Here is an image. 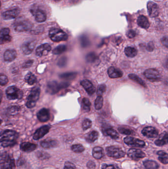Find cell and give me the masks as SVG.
I'll list each match as a JSON object with an SVG mask.
<instances>
[{"instance_id":"obj_1","label":"cell","mask_w":168,"mask_h":169,"mask_svg":"<svg viewBox=\"0 0 168 169\" xmlns=\"http://www.w3.org/2000/svg\"><path fill=\"white\" fill-rule=\"evenodd\" d=\"M18 134L15 131L7 130L0 134V143L4 147L14 146L16 143Z\"/></svg>"},{"instance_id":"obj_2","label":"cell","mask_w":168,"mask_h":169,"mask_svg":"<svg viewBox=\"0 0 168 169\" xmlns=\"http://www.w3.org/2000/svg\"><path fill=\"white\" fill-rule=\"evenodd\" d=\"M49 36L52 41L55 42L66 41L68 39L67 34L61 29L56 28L51 29L49 32Z\"/></svg>"},{"instance_id":"obj_3","label":"cell","mask_w":168,"mask_h":169,"mask_svg":"<svg viewBox=\"0 0 168 169\" xmlns=\"http://www.w3.org/2000/svg\"><path fill=\"white\" fill-rule=\"evenodd\" d=\"M14 28L16 31H25L32 27L31 23L25 18H19L14 22Z\"/></svg>"},{"instance_id":"obj_4","label":"cell","mask_w":168,"mask_h":169,"mask_svg":"<svg viewBox=\"0 0 168 169\" xmlns=\"http://www.w3.org/2000/svg\"><path fill=\"white\" fill-rule=\"evenodd\" d=\"M40 95V89L39 87L33 88L29 95L26 102V106L29 108H32L35 107L36 103L39 98Z\"/></svg>"},{"instance_id":"obj_5","label":"cell","mask_w":168,"mask_h":169,"mask_svg":"<svg viewBox=\"0 0 168 169\" xmlns=\"http://www.w3.org/2000/svg\"><path fill=\"white\" fill-rule=\"evenodd\" d=\"M69 85V83L66 82L58 83L56 81H51L49 82L48 84L47 91L51 94H55L61 89L66 88Z\"/></svg>"},{"instance_id":"obj_6","label":"cell","mask_w":168,"mask_h":169,"mask_svg":"<svg viewBox=\"0 0 168 169\" xmlns=\"http://www.w3.org/2000/svg\"><path fill=\"white\" fill-rule=\"evenodd\" d=\"M1 169H14L15 162L14 158L9 154H5L0 161Z\"/></svg>"},{"instance_id":"obj_7","label":"cell","mask_w":168,"mask_h":169,"mask_svg":"<svg viewBox=\"0 0 168 169\" xmlns=\"http://www.w3.org/2000/svg\"><path fill=\"white\" fill-rule=\"evenodd\" d=\"M6 94L8 100H20L23 97V92L15 86H11L7 89Z\"/></svg>"},{"instance_id":"obj_8","label":"cell","mask_w":168,"mask_h":169,"mask_svg":"<svg viewBox=\"0 0 168 169\" xmlns=\"http://www.w3.org/2000/svg\"><path fill=\"white\" fill-rule=\"evenodd\" d=\"M106 152L109 157L121 158L124 157L125 153L120 147L115 146H109L106 148Z\"/></svg>"},{"instance_id":"obj_9","label":"cell","mask_w":168,"mask_h":169,"mask_svg":"<svg viewBox=\"0 0 168 169\" xmlns=\"http://www.w3.org/2000/svg\"><path fill=\"white\" fill-rule=\"evenodd\" d=\"M144 75L151 82H158L161 79V77L158 71L155 69H148L145 71Z\"/></svg>"},{"instance_id":"obj_10","label":"cell","mask_w":168,"mask_h":169,"mask_svg":"<svg viewBox=\"0 0 168 169\" xmlns=\"http://www.w3.org/2000/svg\"><path fill=\"white\" fill-rule=\"evenodd\" d=\"M124 142L126 145L134 147H144L145 145V142L144 141L131 136L125 138Z\"/></svg>"},{"instance_id":"obj_11","label":"cell","mask_w":168,"mask_h":169,"mask_svg":"<svg viewBox=\"0 0 168 169\" xmlns=\"http://www.w3.org/2000/svg\"><path fill=\"white\" fill-rule=\"evenodd\" d=\"M20 10L18 7L10 8L3 12V18L5 20H11L18 17Z\"/></svg>"},{"instance_id":"obj_12","label":"cell","mask_w":168,"mask_h":169,"mask_svg":"<svg viewBox=\"0 0 168 169\" xmlns=\"http://www.w3.org/2000/svg\"><path fill=\"white\" fill-rule=\"evenodd\" d=\"M128 156L132 159L138 160L145 158V154L142 150L138 149L131 148L128 151Z\"/></svg>"},{"instance_id":"obj_13","label":"cell","mask_w":168,"mask_h":169,"mask_svg":"<svg viewBox=\"0 0 168 169\" xmlns=\"http://www.w3.org/2000/svg\"><path fill=\"white\" fill-rule=\"evenodd\" d=\"M36 42L35 41H27L22 45V51L25 55H30L34 50Z\"/></svg>"},{"instance_id":"obj_14","label":"cell","mask_w":168,"mask_h":169,"mask_svg":"<svg viewBox=\"0 0 168 169\" xmlns=\"http://www.w3.org/2000/svg\"><path fill=\"white\" fill-rule=\"evenodd\" d=\"M142 133L148 138H157L159 134L158 130L152 127H145L142 131Z\"/></svg>"},{"instance_id":"obj_15","label":"cell","mask_w":168,"mask_h":169,"mask_svg":"<svg viewBox=\"0 0 168 169\" xmlns=\"http://www.w3.org/2000/svg\"><path fill=\"white\" fill-rule=\"evenodd\" d=\"M50 127L48 125L43 126L42 127H41L40 128L36 131L33 136V139L37 141L41 139V138H42L46 134H48L50 130Z\"/></svg>"},{"instance_id":"obj_16","label":"cell","mask_w":168,"mask_h":169,"mask_svg":"<svg viewBox=\"0 0 168 169\" xmlns=\"http://www.w3.org/2000/svg\"><path fill=\"white\" fill-rule=\"evenodd\" d=\"M51 49V48L49 44H44L38 46L36 49V53L37 56L42 57L48 55Z\"/></svg>"},{"instance_id":"obj_17","label":"cell","mask_w":168,"mask_h":169,"mask_svg":"<svg viewBox=\"0 0 168 169\" xmlns=\"http://www.w3.org/2000/svg\"><path fill=\"white\" fill-rule=\"evenodd\" d=\"M148 12L150 17L151 18H155L159 15V8L157 5L154 2L149 1L148 2Z\"/></svg>"},{"instance_id":"obj_18","label":"cell","mask_w":168,"mask_h":169,"mask_svg":"<svg viewBox=\"0 0 168 169\" xmlns=\"http://www.w3.org/2000/svg\"><path fill=\"white\" fill-rule=\"evenodd\" d=\"M80 84L84 88L85 90L90 96L93 94L96 91L95 87L92 84V83L88 80H83L80 82Z\"/></svg>"},{"instance_id":"obj_19","label":"cell","mask_w":168,"mask_h":169,"mask_svg":"<svg viewBox=\"0 0 168 169\" xmlns=\"http://www.w3.org/2000/svg\"><path fill=\"white\" fill-rule=\"evenodd\" d=\"M31 12L37 22L41 23L46 21V14L42 10L40 9H36V10H32Z\"/></svg>"},{"instance_id":"obj_20","label":"cell","mask_w":168,"mask_h":169,"mask_svg":"<svg viewBox=\"0 0 168 169\" xmlns=\"http://www.w3.org/2000/svg\"><path fill=\"white\" fill-rule=\"evenodd\" d=\"M37 117L41 122H45L50 118V113L48 110L46 108H42L37 114Z\"/></svg>"},{"instance_id":"obj_21","label":"cell","mask_w":168,"mask_h":169,"mask_svg":"<svg viewBox=\"0 0 168 169\" xmlns=\"http://www.w3.org/2000/svg\"><path fill=\"white\" fill-rule=\"evenodd\" d=\"M107 73L110 78L113 79L120 78L123 76V72L121 70L113 66L108 68Z\"/></svg>"},{"instance_id":"obj_22","label":"cell","mask_w":168,"mask_h":169,"mask_svg":"<svg viewBox=\"0 0 168 169\" xmlns=\"http://www.w3.org/2000/svg\"><path fill=\"white\" fill-rule=\"evenodd\" d=\"M17 53L14 49H8L5 52L4 59L5 62H11L16 59Z\"/></svg>"},{"instance_id":"obj_23","label":"cell","mask_w":168,"mask_h":169,"mask_svg":"<svg viewBox=\"0 0 168 169\" xmlns=\"http://www.w3.org/2000/svg\"><path fill=\"white\" fill-rule=\"evenodd\" d=\"M37 145L34 143H30L28 142H24L20 145V149L23 151L30 152L35 150Z\"/></svg>"},{"instance_id":"obj_24","label":"cell","mask_w":168,"mask_h":169,"mask_svg":"<svg viewBox=\"0 0 168 169\" xmlns=\"http://www.w3.org/2000/svg\"><path fill=\"white\" fill-rule=\"evenodd\" d=\"M168 134L166 132H164L160 136L158 139L155 142V144L158 146H163L168 143Z\"/></svg>"},{"instance_id":"obj_25","label":"cell","mask_w":168,"mask_h":169,"mask_svg":"<svg viewBox=\"0 0 168 169\" xmlns=\"http://www.w3.org/2000/svg\"><path fill=\"white\" fill-rule=\"evenodd\" d=\"M137 22H138V26L142 28L147 29L150 26L149 21L148 20V18L144 15H140V17H138V20H137Z\"/></svg>"},{"instance_id":"obj_26","label":"cell","mask_w":168,"mask_h":169,"mask_svg":"<svg viewBox=\"0 0 168 169\" xmlns=\"http://www.w3.org/2000/svg\"><path fill=\"white\" fill-rule=\"evenodd\" d=\"M41 146L44 148H50L56 147L58 145L57 141L52 139H46L42 141L41 143Z\"/></svg>"},{"instance_id":"obj_27","label":"cell","mask_w":168,"mask_h":169,"mask_svg":"<svg viewBox=\"0 0 168 169\" xmlns=\"http://www.w3.org/2000/svg\"><path fill=\"white\" fill-rule=\"evenodd\" d=\"M92 155L96 159H100L104 156V150L102 147L96 146L93 149Z\"/></svg>"},{"instance_id":"obj_28","label":"cell","mask_w":168,"mask_h":169,"mask_svg":"<svg viewBox=\"0 0 168 169\" xmlns=\"http://www.w3.org/2000/svg\"><path fill=\"white\" fill-rule=\"evenodd\" d=\"M143 164L145 169H158L159 168L158 164L152 160H145Z\"/></svg>"},{"instance_id":"obj_29","label":"cell","mask_w":168,"mask_h":169,"mask_svg":"<svg viewBox=\"0 0 168 169\" xmlns=\"http://www.w3.org/2000/svg\"><path fill=\"white\" fill-rule=\"evenodd\" d=\"M98 136H99V134L97 131H92L86 136V140L87 142L89 143H92L96 141L98 138Z\"/></svg>"},{"instance_id":"obj_30","label":"cell","mask_w":168,"mask_h":169,"mask_svg":"<svg viewBox=\"0 0 168 169\" xmlns=\"http://www.w3.org/2000/svg\"><path fill=\"white\" fill-rule=\"evenodd\" d=\"M128 77L130 78L131 80L134 81L135 83L138 84L141 86H142L144 87H146V84L142 79L140 78L137 75L134 74H130L128 75Z\"/></svg>"},{"instance_id":"obj_31","label":"cell","mask_w":168,"mask_h":169,"mask_svg":"<svg viewBox=\"0 0 168 169\" xmlns=\"http://www.w3.org/2000/svg\"><path fill=\"white\" fill-rule=\"evenodd\" d=\"M104 134L105 135L110 136L113 139H117L119 138V135H118V132L112 128H108L104 130Z\"/></svg>"},{"instance_id":"obj_32","label":"cell","mask_w":168,"mask_h":169,"mask_svg":"<svg viewBox=\"0 0 168 169\" xmlns=\"http://www.w3.org/2000/svg\"><path fill=\"white\" fill-rule=\"evenodd\" d=\"M157 154L159 155V160L162 163L166 165L168 163V156L167 153L164 151H159Z\"/></svg>"},{"instance_id":"obj_33","label":"cell","mask_w":168,"mask_h":169,"mask_svg":"<svg viewBox=\"0 0 168 169\" xmlns=\"http://www.w3.org/2000/svg\"><path fill=\"white\" fill-rule=\"evenodd\" d=\"M25 81L30 85H32L36 82V77L31 72H29L27 74V75L25 77Z\"/></svg>"},{"instance_id":"obj_34","label":"cell","mask_w":168,"mask_h":169,"mask_svg":"<svg viewBox=\"0 0 168 169\" xmlns=\"http://www.w3.org/2000/svg\"><path fill=\"white\" fill-rule=\"evenodd\" d=\"M125 55L129 57H134L137 55V51L135 48L128 46L125 49Z\"/></svg>"},{"instance_id":"obj_35","label":"cell","mask_w":168,"mask_h":169,"mask_svg":"<svg viewBox=\"0 0 168 169\" xmlns=\"http://www.w3.org/2000/svg\"><path fill=\"white\" fill-rule=\"evenodd\" d=\"M77 76L76 72H67L59 75L60 78L65 80H73Z\"/></svg>"},{"instance_id":"obj_36","label":"cell","mask_w":168,"mask_h":169,"mask_svg":"<svg viewBox=\"0 0 168 169\" xmlns=\"http://www.w3.org/2000/svg\"><path fill=\"white\" fill-rule=\"evenodd\" d=\"M82 109L84 112H88L90 110V107L91 103L90 102L89 100L87 98H84L82 101Z\"/></svg>"},{"instance_id":"obj_37","label":"cell","mask_w":168,"mask_h":169,"mask_svg":"<svg viewBox=\"0 0 168 169\" xmlns=\"http://www.w3.org/2000/svg\"><path fill=\"white\" fill-rule=\"evenodd\" d=\"M103 98L102 96H98L95 101V109L99 110H100L103 107Z\"/></svg>"},{"instance_id":"obj_38","label":"cell","mask_w":168,"mask_h":169,"mask_svg":"<svg viewBox=\"0 0 168 169\" xmlns=\"http://www.w3.org/2000/svg\"><path fill=\"white\" fill-rule=\"evenodd\" d=\"M66 46L63 45L58 46L55 48L53 51V53L54 55H60L64 53L66 50Z\"/></svg>"},{"instance_id":"obj_39","label":"cell","mask_w":168,"mask_h":169,"mask_svg":"<svg viewBox=\"0 0 168 169\" xmlns=\"http://www.w3.org/2000/svg\"><path fill=\"white\" fill-rule=\"evenodd\" d=\"M86 59L88 62L93 63L97 59V56L94 53H90L86 56Z\"/></svg>"},{"instance_id":"obj_40","label":"cell","mask_w":168,"mask_h":169,"mask_svg":"<svg viewBox=\"0 0 168 169\" xmlns=\"http://www.w3.org/2000/svg\"><path fill=\"white\" fill-rule=\"evenodd\" d=\"M71 149L73 151L76 153L82 152L83 151H84V149H85L82 145H80V144L73 145L71 147Z\"/></svg>"},{"instance_id":"obj_41","label":"cell","mask_w":168,"mask_h":169,"mask_svg":"<svg viewBox=\"0 0 168 169\" xmlns=\"http://www.w3.org/2000/svg\"><path fill=\"white\" fill-rule=\"evenodd\" d=\"M11 40V37L10 35H8L1 36L0 37V44H6L10 42Z\"/></svg>"},{"instance_id":"obj_42","label":"cell","mask_w":168,"mask_h":169,"mask_svg":"<svg viewBox=\"0 0 168 169\" xmlns=\"http://www.w3.org/2000/svg\"><path fill=\"white\" fill-rule=\"evenodd\" d=\"M82 126V128L83 130H87L90 128H91L92 126V122L89 119H86L83 121Z\"/></svg>"},{"instance_id":"obj_43","label":"cell","mask_w":168,"mask_h":169,"mask_svg":"<svg viewBox=\"0 0 168 169\" xmlns=\"http://www.w3.org/2000/svg\"><path fill=\"white\" fill-rule=\"evenodd\" d=\"M106 88L107 87L106 84H100L98 88L97 91L98 96H102L104 93L106 91Z\"/></svg>"},{"instance_id":"obj_44","label":"cell","mask_w":168,"mask_h":169,"mask_svg":"<svg viewBox=\"0 0 168 169\" xmlns=\"http://www.w3.org/2000/svg\"><path fill=\"white\" fill-rule=\"evenodd\" d=\"M8 113L11 115H16L19 111V107L16 106H11L8 108Z\"/></svg>"},{"instance_id":"obj_45","label":"cell","mask_w":168,"mask_h":169,"mask_svg":"<svg viewBox=\"0 0 168 169\" xmlns=\"http://www.w3.org/2000/svg\"><path fill=\"white\" fill-rule=\"evenodd\" d=\"M37 157L39 159L43 160L46 159L49 157V155L47 153L45 152L39 151L37 153Z\"/></svg>"},{"instance_id":"obj_46","label":"cell","mask_w":168,"mask_h":169,"mask_svg":"<svg viewBox=\"0 0 168 169\" xmlns=\"http://www.w3.org/2000/svg\"><path fill=\"white\" fill-rule=\"evenodd\" d=\"M8 79L5 75L0 74V86H5L8 83Z\"/></svg>"},{"instance_id":"obj_47","label":"cell","mask_w":168,"mask_h":169,"mask_svg":"<svg viewBox=\"0 0 168 169\" xmlns=\"http://www.w3.org/2000/svg\"><path fill=\"white\" fill-rule=\"evenodd\" d=\"M118 131L121 134L125 135H130L132 134V131L129 129L124 128H119Z\"/></svg>"},{"instance_id":"obj_48","label":"cell","mask_w":168,"mask_h":169,"mask_svg":"<svg viewBox=\"0 0 168 169\" xmlns=\"http://www.w3.org/2000/svg\"><path fill=\"white\" fill-rule=\"evenodd\" d=\"M80 42L81 46H82L83 48H86L89 45V42L86 37H82L80 40Z\"/></svg>"},{"instance_id":"obj_49","label":"cell","mask_w":168,"mask_h":169,"mask_svg":"<svg viewBox=\"0 0 168 169\" xmlns=\"http://www.w3.org/2000/svg\"><path fill=\"white\" fill-rule=\"evenodd\" d=\"M102 169H118V167L117 165H114V164H104L102 165L101 167Z\"/></svg>"},{"instance_id":"obj_50","label":"cell","mask_w":168,"mask_h":169,"mask_svg":"<svg viewBox=\"0 0 168 169\" xmlns=\"http://www.w3.org/2000/svg\"><path fill=\"white\" fill-rule=\"evenodd\" d=\"M67 62V59L66 57H62L59 60L58 65L60 67H64L66 65Z\"/></svg>"},{"instance_id":"obj_51","label":"cell","mask_w":168,"mask_h":169,"mask_svg":"<svg viewBox=\"0 0 168 169\" xmlns=\"http://www.w3.org/2000/svg\"><path fill=\"white\" fill-rule=\"evenodd\" d=\"M10 33V29L8 28H4L0 31V35H9Z\"/></svg>"},{"instance_id":"obj_52","label":"cell","mask_w":168,"mask_h":169,"mask_svg":"<svg viewBox=\"0 0 168 169\" xmlns=\"http://www.w3.org/2000/svg\"><path fill=\"white\" fill-rule=\"evenodd\" d=\"M64 169H76L75 166L73 164L69 162H67L65 163V166Z\"/></svg>"},{"instance_id":"obj_53","label":"cell","mask_w":168,"mask_h":169,"mask_svg":"<svg viewBox=\"0 0 168 169\" xmlns=\"http://www.w3.org/2000/svg\"><path fill=\"white\" fill-rule=\"evenodd\" d=\"M87 167L89 169H94L96 167V164L93 161H88V163H87Z\"/></svg>"},{"instance_id":"obj_54","label":"cell","mask_w":168,"mask_h":169,"mask_svg":"<svg viewBox=\"0 0 168 169\" xmlns=\"http://www.w3.org/2000/svg\"><path fill=\"white\" fill-rule=\"evenodd\" d=\"M33 63V60H28L23 64V67L25 68H29L32 65Z\"/></svg>"},{"instance_id":"obj_55","label":"cell","mask_w":168,"mask_h":169,"mask_svg":"<svg viewBox=\"0 0 168 169\" xmlns=\"http://www.w3.org/2000/svg\"><path fill=\"white\" fill-rule=\"evenodd\" d=\"M135 32L133 30H130L127 33V36L129 38H133L135 37Z\"/></svg>"},{"instance_id":"obj_56","label":"cell","mask_w":168,"mask_h":169,"mask_svg":"<svg viewBox=\"0 0 168 169\" xmlns=\"http://www.w3.org/2000/svg\"><path fill=\"white\" fill-rule=\"evenodd\" d=\"M147 50L149 52H152L153 51V49H154V45H153V43L152 42H150L148 44V46H147Z\"/></svg>"},{"instance_id":"obj_57","label":"cell","mask_w":168,"mask_h":169,"mask_svg":"<svg viewBox=\"0 0 168 169\" xmlns=\"http://www.w3.org/2000/svg\"><path fill=\"white\" fill-rule=\"evenodd\" d=\"M161 41L163 45L164 46H165L166 48H168V37H167V36L163 37V38L162 39Z\"/></svg>"},{"instance_id":"obj_58","label":"cell","mask_w":168,"mask_h":169,"mask_svg":"<svg viewBox=\"0 0 168 169\" xmlns=\"http://www.w3.org/2000/svg\"><path fill=\"white\" fill-rule=\"evenodd\" d=\"M2 97H3V93H2V91L0 90V104H1V102Z\"/></svg>"},{"instance_id":"obj_59","label":"cell","mask_w":168,"mask_h":169,"mask_svg":"<svg viewBox=\"0 0 168 169\" xmlns=\"http://www.w3.org/2000/svg\"><path fill=\"white\" fill-rule=\"evenodd\" d=\"M2 122V120L1 119H0V124H1Z\"/></svg>"},{"instance_id":"obj_60","label":"cell","mask_w":168,"mask_h":169,"mask_svg":"<svg viewBox=\"0 0 168 169\" xmlns=\"http://www.w3.org/2000/svg\"><path fill=\"white\" fill-rule=\"evenodd\" d=\"M1 2H0V7H1Z\"/></svg>"},{"instance_id":"obj_61","label":"cell","mask_w":168,"mask_h":169,"mask_svg":"<svg viewBox=\"0 0 168 169\" xmlns=\"http://www.w3.org/2000/svg\"><path fill=\"white\" fill-rule=\"evenodd\" d=\"M56 1H60V0H56Z\"/></svg>"}]
</instances>
